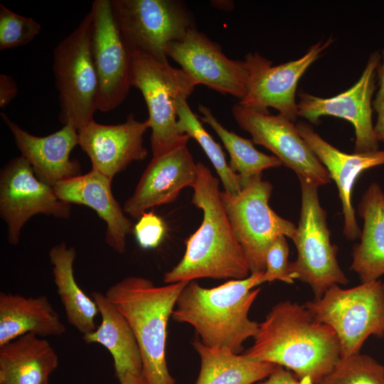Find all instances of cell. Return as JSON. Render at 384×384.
Masks as SVG:
<instances>
[{"mask_svg": "<svg viewBox=\"0 0 384 384\" xmlns=\"http://www.w3.org/2000/svg\"><path fill=\"white\" fill-rule=\"evenodd\" d=\"M253 338L243 356L281 366L301 384H317L341 359L334 331L316 320L304 304L289 300L272 307Z\"/></svg>", "mask_w": 384, "mask_h": 384, "instance_id": "cell-1", "label": "cell"}, {"mask_svg": "<svg viewBox=\"0 0 384 384\" xmlns=\"http://www.w3.org/2000/svg\"><path fill=\"white\" fill-rule=\"evenodd\" d=\"M197 171L191 202L203 211L202 222L186 240L182 259L164 274V282L245 279L250 274V268L224 210L219 179L201 162Z\"/></svg>", "mask_w": 384, "mask_h": 384, "instance_id": "cell-2", "label": "cell"}, {"mask_svg": "<svg viewBox=\"0 0 384 384\" xmlns=\"http://www.w3.org/2000/svg\"><path fill=\"white\" fill-rule=\"evenodd\" d=\"M262 273L213 288L190 281L180 293L171 317L192 326L206 346L240 354L244 342L258 329L248 314L260 292L255 287Z\"/></svg>", "mask_w": 384, "mask_h": 384, "instance_id": "cell-3", "label": "cell"}, {"mask_svg": "<svg viewBox=\"0 0 384 384\" xmlns=\"http://www.w3.org/2000/svg\"><path fill=\"white\" fill-rule=\"evenodd\" d=\"M188 282L156 287L147 278L129 276L110 287L105 294L134 334L146 384H176L166 361V329L178 297Z\"/></svg>", "mask_w": 384, "mask_h": 384, "instance_id": "cell-4", "label": "cell"}, {"mask_svg": "<svg viewBox=\"0 0 384 384\" xmlns=\"http://www.w3.org/2000/svg\"><path fill=\"white\" fill-rule=\"evenodd\" d=\"M130 82L143 95L151 129L153 156L164 154L188 143L190 137L177 127L176 99L187 98L196 86L181 68L171 66L168 60H160L142 52H131Z\"/></svg>", "mask_w": 384, "mask_h": 384, "instance_id": "cell-5", "label": "cell"}, {"mask_svg": "<svg viewBox=\"0 0 384 384\" xmlns=\"http://www.w3.org/2000/svg\"><path fill=\"white\" fill-rule=\"evenodd\" d=\"M304 306L316 320L334 331L341 358L359 353L369 336H384V283L380 279L348 289L334 284Z\"/></svg>", "mask_w": 384, "mask_h": 384, "instance_id": "cell-6", "label": "cell"}, {"mask_svg": "<svg viewBox=\"0 0 384 384\" xmlns=\"http://www.w3.org/2000/svg\"><path fill=\"white\" fill-rule=\"evenodd\" d=\"M92 13L55 47L53 71L58 92L59 119L77 130L98 110V80L91 49Z\"/></svg>", "mask_w": 384, "mask_h": 384, "instance_id": "cell-7", "label": "cell"}, {"mask_svg": "<svg viewBox=\"0 0 384 384\" xmlns=\"http://www.w3.org/2000/svg\"><path fill=\"white\" fill-rule=\"evenodd\" d=\"M272 185L258 174L235 196L220 191V199L250 274L264 272L267 252L279 235L293 238L295 225L269 206Z\"/></svg>", "mask_w": 384, "mask_h": 384, "instance_id": "cell-8", "label": "cell"}, {"mask_svg": "<svg viewBox=\"0 0 384 384\" xmlns=\"http://www.w3.org/2000/svg\"><path fill=\"white\" fill-rule=\"evenodd\" d=\"M299 182L300 218L292 239L297 257L289 262V272L294 280L307 284L314 299H318L331 286L346 285L348 279L338 265L336 248L331 242L326 212L320 204L319 187L303 180Z\"/></svg>", "mask_w": 384, "mask_h": 384, "instance_id": "cell-9", "label": "cell"}, {"mask_svg": "<svg viewBox=\"0 0 384 384\" xmlns=\"http://www.w3.org/2000/svg\"><path fill=\"white\" fill-rule=\"evenodd\" d=\"M116 21L130 52L167 60L166 50L182 40L195 19L178 0H111Z\"/></svg>", "mask_w": 384, "mask_h": 384, "instance_id": "cell-10", "label": "cell"}, {"mask_svg": "<svg viewBox=\"0 0 384 384\" xmlns=\"http://www.w3.org/2000/svg\"><path fill=\"white\" fill-rule=\"evenodd\" d=\"M330 37L313 44L299 59L273 65L272 61L258 53H249L245 60L250 70L247 92L239 104L245 107L270 113L272 107L292 122L298 116L295 95L298 82L333 43Z\"/></svg>", "mask_w": 384, "mask_h": 384, "instance_id": "cell-11", "label": "cell"}, {"mask_svg": "<svg viewBox=\"0 0 384 384\" xmlns=\"http://www.w3.org/2000/svg\"><path fill=\"white\" fill-rule=\"evenodd\" d=\"M90 11L98 110L107 112L119 107L129 94L132 56L116 21L111 0H95Z\"/></svg>", "mask_w": 384, "mask_h": 384, "instance_id": "cell-12", "label": "cell"}, {"mask_svg": "<svg viewBox=\"0 0 384 384\" xmlns=\"http://www.w3.org/2000/svg\"><path fill=\"white\" fill-rule=\"evenodd\" d=\"M71 204L60 200L53 188L39 180L21 155L6 163L0 173V214L7 226L9 244H18L23 227L38 214L68 218Z\"/></svg>", "mask_w": 384, "mask_h": 384, "instance_id": "cell-13", "label": "cell"}, {"mask_svg": "<svg viewBox=\"0 0 384 384\" xmlns=\"http://www.w3.org/2000/svg\"><path fill=\"white\" fill-rule=\"evenodd\" d=\"M380 58V52L371 53L358 80L337 95L323 98L300 91L298 94V116L311 124H319L320 118L325 116L345 119L353 124L355 130V153L379 150L372 119V102Z\"/></svg>", "mask_w": 384, "mask_h": 384, "instance_id": "cell-14", "label": "cell"}, {"mask_svg": "<svg viewBox=\"0 0 384 384\" xmlns=\"http://www.w3.org/2000/svg\"><path fill=\"white\" fill-rule=\"evenodd\" d=\"M231 112L238 125L250 134L252 142L272 151L299 180L318 187L331 181L326 169L300 136L294 122L280 114L258 112L239 103L233 105Z\"/></svg>", "mask_w": 384, "mask_h": 384, "instance_id": "cell-15", "label": "cell"}, {"mask_svg": "<svg viewBox=\"0 0 384 384\" xmlns=\"http://www.w3.org/2000/svg\"><path fill=\"white\" fill-rule=\"evenodd\" d=\"M166 55L179 64L196 85L240 100L247 94L250 70L245 60L228 58L218 43L196 27L182 40L171 43Z\"/></svg>", "mask_w": 384, "mask_h": 384, "instance_id": "cell-16", "label": "cell"}, {"mask_svg": "<svg viewBox=\"0 0 384 384\" xmlns=\"http://www.w3.org/2000/svg\"><path fill=\"white\" fill-rule=\"evenodd\" d=\"M197 173V163L187 143L153 156L125 202L124 212L139 219L149 208L174 202L184 188L193 186Z\"/></svg>", "mask_w": 384, "mask_h": 384, "instance_id": "cell-17", "label": "cell"}, {"mask_svg": "<svg viewBox=\"0 0 384 384\" xmlns=\"http://www.w3.org/2000/svg\"><path fill=\"white\" fill-rule=\"evenodd\" d=\"M149 125L133 114L118 124H102L92 121L78 130V145L89 156L92 169L112 181L133 161H142L148 155L143 137Z\"/></svg>", "mask_w": 384, "mask_h": 384, "instance_id": "cell-18", "label": "cell"}, {"mask_svg": "<svg viewBox=\"0 0 384 384\" xmlns=\"http://www.w3.org/2000/svg\"><path fill=\"white\" fill-rule=\"evenodd\" d=\"M297 129L309 148L326 169L336 183L342 206L344 236L351 240L360 238L361 230L352 205L354 183L365 171L384 165V150L368 153H344L324 139L311 124L299 121Z\"/></svg>", "mask_w": 384, "mask_h": 384, "instance_id": "cell-19", "label": "cell"}, {"mask_svg": "<svg viewBox=\"0 0 384 384\" xmlns=\"http://www.w3.org/2000/svg\"><path fill=\"white\" fill-rule=\"evenodd\" d=\"M3 122L11 132L15 144L31 166L36 177L50 186L80 175L78 161L70 155L78 145L77 129L70 124L45 137L28 133L1 112Z\"/></svg>", "mask_w": 384, "mask_h": 384, "instance_id": "cell-20", "label": "cell"}, {"mask_svg": "<svg viewBox=\"0 0 384 384\" xmlns=\"http://www.w3.org/2000/svg\"><path fill=\"white\" fill-rule=\"evenodd\" d=\"M111 184V179L92 169L85 174L59 182L53 188L60 200L94 210L106 223V243L122 254L126 250V238L133 231L134 225L115 199Z\"/></svg>", "mask_w": 384, "mask_h": 384, "instance_id": "cell-21", "label": "cell"}, {"mask_svg": "<svg viewBox=\"0 0 384 384\" xmlns=\"http://www.w3.org/2000/svg\"><path fill=\"white\" fill-rule=\"evenodd\" d=\"M92 298L102 321L95 331L83 335L82 339L87 343L101 344L109 351L119 383L128 373L142 376L141 351L128 321L105 294L93 292Z\"/></svg>", "mask_w": 384, "mask_h": 384, "instance_id": "cell-22", "label": "cell"}, {"mask_svg": "<svg viewBox=\"0 0 384 384\" xmlns=\"http://www.w3.org/2000/svg\"><path fill=\"white\" fill-rule=\"evenodd\" d=\"M66 328L44 295L0 293V346L26 334L61 336Z\"/></svg>", "mask_w": 384, "mask_h": 384, "instance_id": "cell-23", "label": "cell"}, {"mask_svg": "<svg viewBox=\"0 0 384 384\" xmlns=\"http://www.w3.org/2000/svg\"><path fill=\"white\" fill-rule=\"evenodd\" d=\"M58 364L46 339L24 334L0 346V384H48Z\"/></svg>", "mask_w": 384, "mask_h": 384, "instance_id": "cell-24", "label": "cell"}, {"mask_svg": "<svg viewBox=\"0 0 384 384\" xmlns=\"http://www.w3.org/2000/svg\"><path fill=\"white\" fill-rule=\"evenodd\" d=\"M358 212L363 224L361 240L353 249L351 270L364 283L384 275V192L378 183L366 190Z\"/></svg>", "mask_w": 384, "mask_h": 384, "instance_id": "cell-25", "label": "cell"}, {"mask_svg": "<svg viewBox=\"0 0 384 384\" xmlns=\"http://www.w3.org/2000/svg\"><path fill=\"white\" fill-rule=\"evenodd\" d=\"M48 255L54 282L68 321L82 335L92 332L97 327L95 318L99 311L95 301L75 280L73 270L75 249L63 242L53 246Z\"/></svg>", "mask_w": 384, "mask_h": 384, "instance_id": "cell-26", "label": "cell"}, {"mask_svg": "<svg viewBox=\"0 0 384 384\" xmlns=\"http://www.w3.org/2000/svg\"><path fill=\"white\" fill-rule=\"evenodd\" d=\"M192 344L201 359L196 384H254L269 376L277 366L242 354L207 347L199 338Z\"/></svg>", "mask_w": 384, "mask_h": 384, "instance_id": "cell-27", "label": "cell"}, {"mask_svg": "<svg viewBox=\"0 0 384 384\" xmlns=\"http://www.w3.org/2000/svg\"><path fill=\"white\" fill-rule=\"evenodd\" d=\"M198 109L201 114L198 118L210 126L228 151L230 156L229 166L238 175L242 188L251 178L262 174L264 170L282 165L280 160L275 156L258 151L252 140L241 137L225 128L209 107L199 105Z\"/></svg>", "mask_w": 384, "mask_h": 384, "instance_id": "cell-28", "label": "cell"}, {"mask_svg": "<svg viewBox=\"0 0 384 384\" xmlns=\"http://www.w3.org/2000/svg\"><path fill=\"white\" fill-rule=\"evenodd\" d=\"M176 112L178 131L194 139L199 144L215 169L224 191L230 196L239 193L242 186L238 175L231 170L220 145L204 129L199 118L191 110L186 98L177 97Z\"/></svg>", "mask_w": 384, "mask_h": 384, "instance_id": "cell-29", "label": "cell"}, {"mask_svg": "<svg viewBox=\"0 0 384 384\" xmlns=\"http://www.w3.org/2000/svg\"><path fill=\"white\" fill-rule=\"evenodd\" d=\"M317 384H384V366L361 353L341 358Z\"/></svg>", "mask_w": 384, "mask_h": 384, "instance_id": "cell-30", "label": "cell"}, {"mask_svg": "<svg viewBox=\"0 0 384 384\" xmlns=\"http://www.w3.org/2000/svg\"><path fill=\"white\" fill-rule=\"evenodd\" d=\"M41 25L32 18L13 12L0 4V50L28 44L41 32Z\"/></svg>", "mask_w": 384, "mask_h": 384, "instance_id": "cell-31", "label": "cell"}, {"mask_svg": "<svg viewBox=\"0 0 384 384\" xmlns=\"http://www.w3.org/2000/svg\"><path fill=\"white\" fill-rule=\"evenodd\" d=\"M289 247L284 235H279L269 248L265 259V270L257 282V286L267 282L280 280L293 284L288 262Z\"/></svg>", "mask_w": 384, "mask_h": 384, "instance_id": "cell-32", "label": "cell"}, {"mask_svg": "<svg viewBox=\"0 0 384 384\" xmlns=\"http://www.w3.org/2000/svg\"><path fill=\"white\" fill-rule=\"evenodd\" d=\"M133 233L142 249H154L163 241L166 234V225L154 213L146 212L134 225Z\"/></svg>", "mask_w": 384, "mask_h": 384, "instance_id": "cell-33", "label": "cell"}, {"mask_svg": "<svg viewBox=\"0 0 384 384\" xmlns=\"http://www.w3.org/2000/svg\"><path fill=\"white\" fill-rule=\"evenodd\" d=\"M381 58L377 68L376 80L378 90L373 100L372 107L377 114L374 133L378 142H384V49L380 52Z\"/></svg>", "mask_w": 384, "mask_h": 384, "instance_id": "cell-34", "label": "cell"}, {"mask_svg": "<svg viewBox=\"0 0 384 384\" xmlns=\"http://www.w3.org/2000/svg\"><path fill=\"white\" fill-rule=\"evenodd\" d=\"M18 93L17 85L14 79L8 75H0V107H6Z\"/></svg>", "mask_w": 384, "mask_h": 384, "instance_id": "cell-35", "label": "cell"}, {"mask_svg": "<svg viewBox=\"0 0 384 384\" xmlns=\"http://www.w3.org/2000/svg\"><path fill=\"white\" fill-rule=\"evenodd\" d=\"M254 384H301L294 373L287 368L278 366L264 380Z\"/></svg>", "mask_w": 384, "mask_h": 384, "instance_id": "cell-36", "label": "cell"}, {"mask_svg": "<svg viewBox=\"0 0 384 384\" xmlns=\"http://www.w3.org/2000/svg\"><path fill=\"white\" fill-rule=\"evenodd\" d=\"M120 384H146V383L142 376L128 373Z\"/></svg>", "mask_w": 384, "mask_h": 384, "instance_id": "cell-37", "label": "cell"}, {"mask_svg": "<svg viewBox=\"0 0 384 384\" xmlns=\"http://www.w3.org/2000/svg\"><path fill=\"white\" fill-rule=\"evenodd\" d=\"M212 4L218 9L228 11L233 7V1H213Z\"/></svg>", "mask_w": 384, "mask_h": 384, "instance_id": "cell-38", "label": "cell"}, {"mask_svg": "<svg viewBox=\"0 0 384 384\" xmlns=\"http://www.w3.org/2000/svg\"><path fill=\"white\" fill-rule=\"evenodd\" d=\"M48 384H50L49 383Z\"/></svg>", "mask_w": 384, "mask_h": 384, "instance_id": "cell-39", "label": "cell"}]
</instances>
